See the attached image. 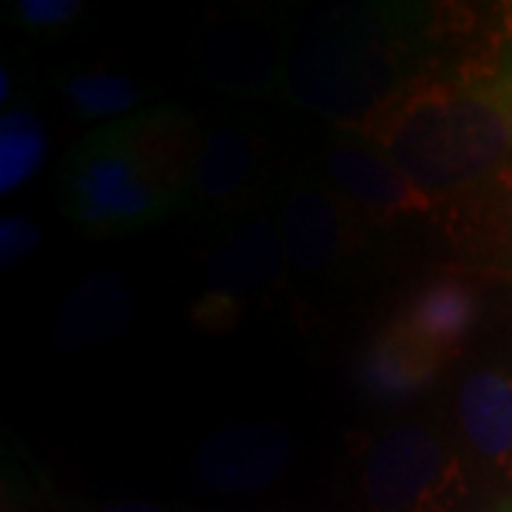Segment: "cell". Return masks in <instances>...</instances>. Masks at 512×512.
<instances>
[{
    "instance_id": "6da1fadb",
    "label": "cell",
    "mask_w": 512,
    "mask_h": 512,
    "mask_svg": "<svg viewBox=\"0 0 512 512\" xmlns=\"http://www.w3.org/2000/svg\"><path fill=\"white\" fill-rule=\"evenodd\" d=\"M202 140L194 114L177 106L92 128L63 160V214L92 237L134 234L171 217L191 194Z\"/></svg>"
},
{
    "instance_id": "7a4b0ae2",
    "label": "cell",
    "mask_w": 512,
    "mask_h": 512,
    "mask_svg": "<svg viewBox=\"0 0 512 512\" xmlns=\"http://www.w3.org/2000/svg\"><path fill=\"white\" fill-rule=\"evenodd\" d=\"M350 131L382 148L439 208L512 160L501 111L464 77L413 74Z\"/></svg>"
},
{
    "instance_id": "3957f363",
    "label": "cell",
    "mask_w": 512,
    "mask_h": 512,
    "mask_svg": "<svg viewBox=\"0 0 512 512\" xmlns=\"http://www.w3.org/2000/svg\"><path fill=\"white\" fill-rule=\"evenodd\" d=\"M396 12H330L291 43L285 89L299 106L356 126L413 77L416 29Z\"/></svg>"
},
{
    "instance_id": "277c9868",
    "label": "cell",
    "mask_w": 512,
    "mask_h": 512,
    "mask_svg": "<svg viewBox=\"0 0 512 512\" xmlns=\"http://www.w3.org/2000/svg\"><path fill=\"white\" fill-rule=\"evenodd\" d=\"M365 512H461L470 478L458 447L430 424L402 421L367 447Z\"/></svg>"
},
{
    "instance_id": "5b68a950",
    "label": "cell",
    "mask_w": 512,
    "mask_h": 512,
    "mask_svg": "<svg viewBox=\"0 0 512 512\" xmlns=\"http://www.w3.org/2000/svg\"><path fill=\"white\" fill-rule=\"evenodd\" d=\"M285 242L279 225L251 220L205 262V291L197 296L191 319L205 330H228L237 325L242 305L268 291L285 274Z\"/></svg>"
},
{
    "instance_id": "8992f818",
    "label": "cell",
    "mask_w": 512,
    "mask_h": 512,
    "mask_svg": "<svg viewBox=\"0 0 512 512\" xmlns=\"http://www.w3.org/2000/svg\"><path fill=\"white\" fill-rule=\"evenodd\" d=\"M325 171L333 191L367 225H390L404 217H427L439 211V202L427 197L382 148L359 134L330 143L325 151Z\"/></svg>"
},
{
    "instance_id": "52a82bcc",
    "label": "cell",
    "mask_w": 512,
    "mask_h": 512,
    "mask_svg": "<svg viewBox=\"0 0 512 512\" xmlns=\"http://www.w3.org/2000/svg\"><path fill=\"white\" fill-rule=\"evenodd\" d=\"M279 231L293 268L319 274L365 248L367 222L333 188L305 183L285 202Z\"/></svg>"
},
{
    "instance_id": "ba28073f",
    "label": "cell",
    "mask_w": 512,
    "mask_h": 512,
    "mask_svg": "<svg viewBox=\"0 0 512 512\" xmlns=\"http://www.w3.org/2000/svg\"><path fill=\"white\" fill-rule=\"evenodd\" d=\"M291 436L274 421L228 424L202 441L194 470L217 493H259L285 473Z\"/></svg>"
},
{
    "instance_id": "9c48e42d",
    "label": "cell",
    "mask_w": 512,
    "mask_h": 512,
    "mask_svg": "<svg viewBox=\"0 0 512 512\" xmlns=\"http://www.w3.org/2000/svg\"><path fill=\"white\" fill-rule=\"evenodd\" d=\"M271 174V146L262 131L220 126L205 134L191 177V197L217 211H239L256 202Z\"/></svg>"
},
{
    "instance_id": "30bf717a",
    "label": "cell",
    "mask_w": 512,
    "mask_h": 512,
    "mask_svg": "<svg viewBox=\"0 0 512 512\" xmlns=\"http://www.w3.org/2000/svg\"><path fill=\"white\" fill-rule=\"evenodd\" d=\"M291 46L268 20L237 18L211 29L202 43V66L214 86L234 94L268 92L285 80Z\"/></svg>"
},
{
    "instance_id": "8fae6325",
    "label": "cell",
    "mask_w": 512,
    "mask_h": 512,
    "mask_svg": "<svg viewBox=\"0 0 512 512\" xmlns=\"http://www.w3.org/2000/svg\"><path fill=\"white\" fill-rule=\"evenodd\" d=\"M458 433L495 476L512 481V373L478 367L456 393Z\"/></svg>"
},
{
    "instance_id": "7c38bea8",
    "label": "cell",
    "mask_w": 512,
    "mask_h": 512,
    "mask_svg": "<svg viewBox=\"0 0 512 512\" xmlns=\"http://www.w3.org/2000/svg\"><path fill=\"white\" fill-rule=\"evenodd\" d=\"M444 356L396 316L387 322L362 356V384L379 402H404L427 390L444 367Z\"/></svg>"
},
{
    "instance_id": "4fadbf2b",
    "label": "cell",
    "mask_w": 512,
    "mask_h": 512,
    "mask_svg": "<svg viewBox=\"0 0 512 512\" xmlns=\"http://www.w3.org/2000/svg\"><path fill=\"white\" fill-rule=\"evenodd\" d=\"M134 319V296L114 271H94L77 282L55 316V345L63 353L89 350L117 339Z\"/></svg>"
},
{
    "instance_id": "5bb4252c",
    "label": "cell",
    "mask_w": 512,
    "mask_h": 512,
    "mask_svg": "<svg viewBox=\"0 0 512 512\" xmlns=\"http://www.w3.org/2000/svg\"><path fill=\"white\" fill-rule=\"evenodd\" d=\"M478 311V293L467 279L441 276L413 296L402 319L444 359H453L476 328Z\"/></svg>"
},
{
    "instance_id": "9a60e30c",
    "label": "cell",
    "mask_w": 512,
    "mask_h": 512,
    "mask_svg": "<svg viewBox=\"0 0 512 512\" xmlns=\"http://www.w3.org/2000/svg\"><path fill=\"white\" fill-rule=\"evenodd\" d=\"M439 211L453 217L456 237L473 251L512 262V160L476 191L441 205Z\"/></svg>"
},
{
    "instance_id": "2e32d148",
    "label": "cell",
    "mask_w": 512,
    "mask_h": 512,
    "mask_svg": "<svg viewBox=\"0 0 512 512\" xmlns=\"http://www.w3.org/2000/svg\"><path fill=\"white\" fill-rule=\"evenodd\" d=\"M63 100L66 106L86 123H103L106 120H123L137 114L134 109H140L143 103V89L126 77V74L114 72H77L69 74L63 80Z\"/></svg>"
},
{
    "instance_id": "e0dca14e",
    "label": "cell",
    "mask_w": 512,
    "mask_h": 512,
    "mask_svg": "<svg viewBox=\"0 0 512 512\" xmlns=\"http://www.w3.org/2000/svg\"><path fill=\"white\" fill-rule=\"evenodd\" d=\"M46 126L32 109H12L0 120V194H15L46 160Z\"/></svg>"
},
{
    "instance_id": "ac0fdd59",
    "label": "cell",
    "mask_w": 512,
    "mask_h": 512,
    "mask_svg": "<svg viewBox=\"0 0 512 512\" xmlns=\"http://www.w3.org/2000/svg\"><path fill=\"white\" fill-rule=\"evenodd\" d=\"M40 225L23 214H12L0 220V265L3 271L26 262L40 248Z\"/></svg>"
},
{
    "instance_id": "d6986e66",
    "label": "cell",
    "mask_w": 512,
    "mask_h": 512,
    "mask_svg": "<svg viewBox=\"0 0 512 512\" xmlns=\"http://www.w3.org/2000/svg\"><path fill=\"white\" fill-rule=\"evenodd\" d=\"M12 15L26 29H60L83 15L80 0H18Z\"/></svg>"
},
{
    "instance_id": "ffe728a7",
    "label": "cell",
    "mask_w": 512,
    "mask_h": 512,
    "mask_svg": "<svg viewBox=\"0 0 512 512\" xmlns=\"http://www.w3.org/2000/svg\"><path fill=\"white\" fill-rule=\"evenodd\" d=\"M461 77H464V80H470V83H476L478 89L493 100L495 109L501 111V117H504V123H507V131H510V143H512V80H507V77H498V74L481 72V69H473V66H470V69H464Z\"/></svg>"
},
{
    "instance_id": "44dd1931",
    "label": "cell",
    "mask_w": 512,
    "mask_h": 512,
    "mask_svg": "<svg viewBox=\"0 0 512 512\" xmlns=\"http://www.w3.org/2000/svg\"><path fill=\"white\" fill-rule=\"evenodd\" d=\"M473 69H481V72L498 74V77L512 80V9L504 15L501 32H498L493 43V55L487 57V60H481V63H476Z\"/></svg>"
},
{
    "instance_id": "7402d4cb",
    "label": "cell",
    "mask_w": 512,
    "mask_h": 512,
    "mask_svg": "<svg viewBox=\"0 0 512 512\" xmlns=\"http://www.w3.org/2000/svg\"><path fill=\"white\" fill-rule=\"evenodd\" d=\"M100 512H168L160 504H148V501H123V504H111Z\"/></svg>"
},
{
    "instance_id": "603a6c76",
    "label": "cell",
    "mask_w": 512,
    "mask_h": 512,
    "mask_svg": "<svg viewBox=\"0 0 512 512\" xmlns=\"http://www.w3.org/2000/svg\"><path fill=\"white\" fill-rule=\"evenodd\" d=\"M0 100L3 103L9 100V72H6V66L0 69Z\"/></svg>"
},
{
    "instance_id": "cb8c5ba5",
    "label": "cell",
    "mask_w": 512,
    "mask_h": 512,
    "mask_svg": "<svg viewBox=\"0 0 512 512\" xmlns=\"http://www.w3.org/2000/svg\"><path fill=\"white\" fill-rule=\"evenodd\" d=\"M495 512H512V498H507L504 504H498V507H495Z\"/></svg>"
}]
</instances>
